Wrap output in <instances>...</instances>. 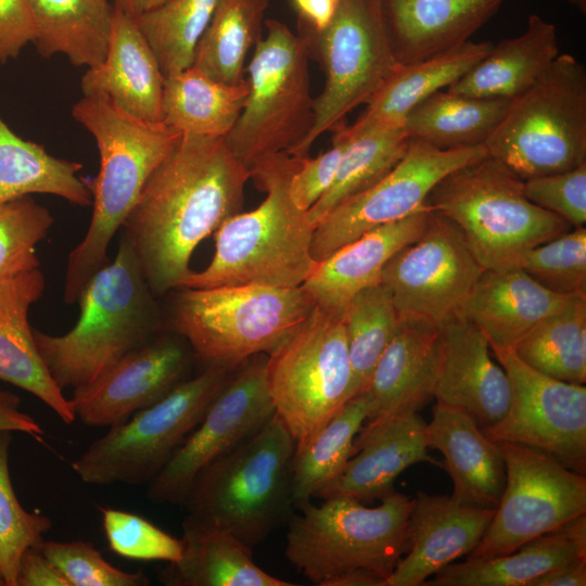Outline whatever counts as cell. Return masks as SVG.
I'll list each match as a JSON object with an SVG mask.
<instances>
[{"label": "cell", "mask_w": 586, "mask_h": 586, "mask_svg": "<svg viewBox=\"0 0 586 586\" xmlns=\"http://www.w3.org/2000/svg\"><path fill=\"white\" fill-rule=\"evenodd\" d=\"M250 177L225 137L181 135L120 228L155 296L180 288L195 247L241 213Z\"/></svg>", "instance_id": "obj_1"}, {"label": "cell", "mask_w": 586, "mask_h": 586, "mask_svg": "<svg viewBox=\"0 0 586 586\" xmlns=\"http://www.w3.org/2000/svg\"><path fill=\"white\" fill-rule=\"evenodd\" d=\"M73 118L94 138L100 168L89 182L92 216L82 240L71 251L63 301L77 302L93 275L107 264V250L138 201L145 183L169 156L181 135L163 122L135 117L111 102L82 95Z\"/></svg>", "instance_id": "obj_2"}, {"label": "cell", "mask_w": 586, "mask_h": 586, "mask_svg": "<svg viewBox=\"0 0 586 586\" xmlns=\"http://www.w3.org/2000/svg\"><path fill=\"white\" fill-rule=\"evenodd\" d=\"M302 160L281 152L250 167V178L266 192V199L218 228L211 263L201 271L192 270L180 288H293L304 283L318 262L310 251L315 227L289 192Z\"/></svg>", "instance_id": "obj_3"}, {"label": "cell", "mask_w": 586, "mask_h": 586, "mask_svg": "<svg viewBox=\"0 0 586 586\" xmlns=\"http://www.w3.org/2000/svg\"><path fill=\"white\" fill-rule=\"evenodd\" d=\"M411 508L396 492L372 508L347 496L310 501L288 521L284 556L317 586H385L409 549Z\"/></svg>", "instance_id": "obj_4"}, {"label": "cell", "mask_w": 586, "mask_h": 586, "mask_svg": "<svg viewBox=\"0 0 586 586\" xmlns=\"http://www.w3.org/2000/svg\"><path fill=\"white\" fill-rule=\"evenodd\" d=\"M154 297L132 246L120 235L114 259L81 290L76 324L62 335L33 328L39 354L58 386L63 391L92 382L160 334Z\"/></svg>", "instance_id": "obj_5"}, {"label": "cell", "mask_w": 586, "mask_h": 586, "mask_svg": "<svg viewBox=\"0 0 586 586\" xmlns=\"http://www.w3.org/2000/svg\"><path fill=\"white\" fill-rule=\"evenodd\" d=\"M295 447L275 412L255 434L198 473L183 507L253 549L293 514Z\"/></svg>", "instance_id": "obj_6"}, {"label": "cell", "mask_w": 586, "mask_h": 586, "mask_svg": "<svg viewBox=\"0 0 586 586\" xmlns=\"http://www.w3.org/2000/svg\"><path fill=\"white\" fill-rule=\"evenodd\" d=\"M424 205L459 228L484 269L519 267L531 249L573 229L532 203L524 180L489 155L447 174Z\"/></svg>", "instance_id": "obj_7"}, {"label": "cell", "mask_w": 586, "mask_h": 586, "mask_svg": "<svg viewBox=\"0 0 586 586\" xmlns=\"http://www.w3.org/2000/svg\"><path fill=\"white\" fill-rule=\"evenodd\" d=\"M175 291L169 330L183 337L198 360L237 369L271 353L305 318L315 302L303 285H225Z\"/></svg>", "instance_id": "obj_8"}, {"label": "cell", "mask_w": 586, "mask_h": 586, "mask_svg": "<svg viewBox=\"0 0 586 586\" xmlns=\"http://www.w3.org/2000/svg\"><path fill=\"white\" fill-rule=\"evenodd\" d=\"M484 145L523 180L586 163L585 66L559 54L532 87L509 101Z\"/></svg>", "instance_id": "obj_9"}, {"label": "cell", "mask_w": 586, "mask_h": 586, "mask_svg": "<svg viewBox=\"0 0 586 586\" xmlns=\"http://www.w3.org/2000/svg\"><path fill=\"white\" fill-rule=\"evenodd\" d=\"M264 26L267 34L254 47L245 67L249 94L244 107L225 137L249 169L277 153L293 155L314 122L307 38L279 20L268 18Z\"/></svg>", "instance_id": "obj_10"}, {"label": "cell", "mask_w": 586, "mask_h": 586, "mask_svg": "<svg viewBox=\"0 0 586 586\" xmlns=\"http://www.w3.org/2000/svg\"><path fill=\"white\" fill-rule=\"evenodd\" d=\"M275 411L302 450L352 398L343 316L314 306L266 358Z\"/></svg>", "instance_id": "obj_11"}, {"label": "cell", "mask_w": 586, "mask_h": 586, "mask_svg": "<svg viewBox=\"0 0 586 586\" xmlns=\"http://www.w3.org/2000/svg\"><path fill=\"white\" fill-rule=\"evenodd\" d=\"M309 47H315L326 80L314 100L313 126L292 156L304 158L323 132L367 104L400 66L388 29L384 0H339L331 23L315 31L300 20Z\"/></svg>", "instance_id": "obj_12"}, {"label": "cell", "mask_w": 586, "mask_h": 586, "mask_svg": "<svg viewBox=\"0 0 586 586\" xmlns=\"http://www.w3.org/2000/svg\"><path fill=\"white\" fill-rule=\"evenodd\" d=\"M232 371L204 366L161 400L110 426L73 461L74 472L91 485L148 484L201 422Z\"/></svg>", "instance_id": "obj_13"}, {"label": "cell", "mask_w": 586, "mask_h": 586, "mask_svg": "<svg viewBox=\"0 0 586 586\" xmlns=\"http://www.w3.org/2000/svg\"><path fill=\"white\" fill-rule=\"evenodd\" d=\"M496 444L506 466L505 489L489 526L467 560L508 555L586 513L585 475L535 448Z\"/></svg>", "instance_id": "obj_14"}, {"label": "cell", "mask_w": 586, "mask_h": 586, "mask_svg": "<svg viewBox=\"0 0 586 586\" xmlns=\"http://www.w3.org/2000/svg\"><path fill=\"white\" fill-rule=\"evenodd\" d=\"M507 373L510 402L505 416L482 429L493 442L535 448L564 467L586 473V387L545 375L512 348H491Z\"/></svg>", "instance_id": "obj_15"}, {"label": "cell", "mask_w": 586, "mask_h": 586, "mask_svg": "<svg viewBox=\"0 0 586 586\" xmlns=\"http://www.w3.org/2000/svg\"><path fill=\"white\" fill-rule=\"evenodd\" d=\"M487 155L484 144L442 150L410 139L403 158L383 178L342 201L316 226L313 258L321 262L365 232L409 216L447 174Z\"/></svg>", "instance_id": "obj_16"}, {"label": "cell", "mask_w": 586, "mask_h": 586, "mask_svg": "<svg viewBox=\"0 0 586 586\" xmlns=\"http://www.w3.org/2000/svg\"><path fill=\"white\" fill-rule=\"evenodd\" d=\"M483 271L459 228L430 211L423 233L388 259L380 282L400 320L438 327L459 311Z\"/></svg>", "instance_id": "obj_17"}, {"label": "cell", "mask_w": 586, "mask_h": 586, "mask_svg": "<svg viewBox=\"0 0 586 586\" xmlns=\"http://www.w3.org/2000/svg\"><path fill=\"white\" fill-rule=\"evenodd\" d=\"M266 358V354L252 356L232 371L201 422L148 483L146 495L152 501L183 506L198 473L255 434L275 415Z\"/></svg>", "instance_id": "obj_18"}, {"label": "cell", "mask_w": 586, "mask_h": 586, "mask_svg": "<svg viewBox=\"0 0 586 586\" xmlns=\"http://www.w3.org/2000/svg\"><path fill=\"white\" fill-rule=\"evenodd\" d=\"M195 360L183 337L157 334L92 382L74 388L69 399L76 418L92 428L119 424L189 380Z\"/></svg>", "instance_id": "obj_19"}, {"label": "cell", "mask_w": 586, "mask_h": 586, "mask_svg": "<svg viewBox=\"0 0 586 586\" xmlns=\"http://www.w3.org/2000/svg\"><path fill=\"white\" fill-rule=\"evenodd\" d=\"M438 327L436 403L464 411L481 429L497 423L509 407L510 384L502 367L493 359L487 340L459 313Z\"/></svg>", "instance_id": "obj_20"}, {"label": "cell", "mask_w": 586, "mask_h": 586, "mask_svg": "<svg viewBox=\"0 0 586 586\" xmlns=\"http://www.w3.org/2000/svg\"><path fill=\"white\" fill-rule=\"evenodd\" d=\"M428 449L426 423L418 412L370 420L355 436V454L316 498L381 500L395 492L396 477L408 467L418 462L442 467Z\"/></svg>", "instance_id": "obj_21"}, {"label": "cell", "mask_w": 586, "mask_h": 586, "mask_svg": "<svg viewBox=\"0 0 586 586\" xmlns=\"http://www.w3.org/2000/svg\"><path fill=\"white\" fill-rule=\"evenodd\" d=\"M495 509L460 505L450 496L418 492L409 517V549L385 586H421L428 577L468 556L481 542Z\"/></svg>", "instance_id": "obj_22"}, {"label": "cell", "mask_w": 586, "mask_h": 586, "mask_svg": "<svg viewBox=\"0 0 586 586\" xmlns=\"http://www.w3.org/2000/svg\"><path fill=\"white\" fill-rule=\"evenodd\" d=\"M164 79L135 18L114 7L105 56L82 75V95L104 99L141 119L162 122Z\"/></svg>", "instance_id": "obj_23"}, {"label": "cell", "mask_w": 586, "mask_h": 586, "mask_svg": "<svg viewBox=\"0 0 586 586\" xmlns=\"http://www.w3.org/2000/svg\"><path fill=\"white\" fill-rule=\"evenodd\" d=\"M429 216L423 205L405 218L365 232L318 262L303 288L315 305L343 316L356 293L380 282L388 259L423 233Z\"/></svg>", "instance_id": "obj_24"}, {"label": "cell", "mask_w": 586, "mask_h": 586, "mask_svg": "<svg viewBox=\"0 0 586 586\" xmlns=\"http://www.w3.org/2000/svg\"><path fill=\"white\" fill-rule=\"evenodd\" d=\"M441 364L440 327L402 320L372 371L368 421L418 412L434 398Z\"/></svg>", "instance_id": "obj_25"}, {"label": "cell", "mask_w": 586, "mask_h": 586, "mask_svg": "<svg viewBox=\"0 0 586 586\" xmlns=\"http://www.w3.org/2000/svg\"><path fill=\"white\" fill-rule=\"evenodd\" d=\"M429 448L444 456L451 498L464 506L496 509L506 485V466L495 442L464 411L436 403L426 423Z\"/></svg>", "instance_id": "obj_26"}, {"label": "cell", "mask_w": 586, "mask_h": 586, "mask_svg": "<svg viewBox=\"0 0 586 586\" xmlns=\"http://www.w3.org/2000/svg\"><path fill=\"white\" fill-rule=\"evenodd\" d=\"M44 288L40 269L0 282V380L33 394L71 424L76 420L73 404L49 373L28 320Z\"/></svg>", "instance_id": "obj_27"}, {"label": "cell", "mask_w": 586, "mask_h": 586, "mask_svg": "<svg viewBox=\"0 0 586 586\" xmlns=\"http://www.w3.org/2000/svg\"><path fill=\"white\" fill-rule=\"evenodd\" d=\"M572 297L545 289L520 267L484 269L458 313L482 332L491 348H513Z\"/></svg>", "instance_id": "obj_28"}, {"label": "cell", "mask_w": 586, "mask_h": 586, "mask_svg": "<svg viewBox=\"0 0 586 586\" xmlns=\"http://www.w3.org/2000/svg\"><path fill=\"white\" fill-rule=\"evenodd\" d=\"M505 0H384L400 63H411L470 40Z\"/></svg>", "instance_id": "obj_29"}, {"label": "cell", "mask_w": 586, "mask_h": 586, "mask_svg": "<svg viewBox=\"0 0 586 586\" xmlns=\"http://www.w3.org/2000/svg\"><path fill=\"white\" fill-rule=\"evenodd\" d=\"M493 46L491 41L468 40L422 60L402 63L356 122L342 126L343 131L352 137L371 129L403 127L417 104L461 78Z\"/></svg>", "instance_id": "obj_30"}, {"label": "cell", "mask_w": 586, "mask_h": 586, "mask_svg": "<svg viewBox=\"0 0 586 586\" xmlns=\"http://www.w3.org/2000/svg\"><path fill=\"white\" fill-rule=\"evenodd\" d=\"M584 558L586 513L508 555L450 563L436 572L425 585L530 586L540 575Z\"/></svg>", "instance_id": "obj_31"}, {"label": "cell", "mask_w": 586, "mask_h": 586, "mask_svg": "<svg viewBox=\"0 0 586 586\" xmlns=\"http://www.w3.org/2000/svg\"><path fill=\"white\" fill-rule=\"evenodd\" d=\"M180 537V559L160 578L169 586H293L260 569L253 549L230 533L188 513Z\"/></svg>", "instance_id": "obj_32"}, {"label": "cell", "mask_w": 586, "mask_h": 586, "mask_svg": "<svg viewBox=\"0 0 586 586\" xmlns=\"http://www.w3.org/2000/svg\"><path fill=\"white\" fill-rule=\"evenodd\" d=\"M559 54L557 27L532 14L520 36L494 44L446 89L469 97L511 100L532 87Z\"/></svg>", "instance_id": "obj_33"}, {"label": "cell", "mask_w": 586, "mask_h": 586, "mask_svg": "<svg viewBox=\"0 0 586 586\" xmlns=\"http://www.w3.org/2000/svg\"><path fill=\"white\" fill-rule=\"evenodd\" d=\"M34 44L43 58L62 54L74 66L91 67L105 56L114 5L111 0H25Z\"/></svg>", "instance_id": "obj_34"}, {"label": "cell", "mask_w": 586, "mask_h": 586, "mask_svg": "<svg viewBox=\"0 0 586 586\" xmlns=\"http://www.w3.org/2000/svg\"><path fill=\"white\" fill-rule=\"evenodd\" d=\"M247 94L245 78L238 84L221 82L192 65L165 77L162 122L180 135L226 137Z\"/></svg>", "instance_id": "obj_35"}, {"label": "cell", "mask_w": 586, "mask_h": 586, "mask_svg": "<svg viewBox=\"0 0 586 586\" xmlns=\"http://www.w3.org/2000/svg\"><path fill=\"white\" fill-rule=\"evenodd\" d=\"M82 165L56 157L36 142L17 136L0 116V206L34 193L60 196L73 205L92 203Z\"/></svg>", "instance_id": "obj_36"}, {"label": "cell", "mask_w": 586, "mask_h": 586, "mask_svg": "<svg viewBox=\"0 0 586 586\" xmlns=\"http://www.w3.org/2000/svg\"><path fill=\"white\" fill-rule=\"evenodd\" d=\"M509 101L440 90L407 114L403 128L409 139L442 150L484 144L501 120Z\"/></svg>", "instance_id": "obj_37"}, {"label": "cell", "mask_w": 586, "mask_h": 586, "mask_svg": "<svg viewBox=\"0 0 586 586\" xmlns=\"http://www.w3.org/2000/svg\"><path fill=\"white\" fill-rule=\"evenodd\" d=\"M371 410L367 391L351 399L317 432L300 451L292 468L294 509L311 501L344 469L355 454L354 440Z\"/></svg>", "instance_id": "obj_38"}, {"label": "cell", "mask_w": 586, "mask_h": 586, "mask_svg": "<svg viewBox=\"0 0 586 586\" xmlns=\"http://www.w3.org/2000/svg\"><path fill=\"white\" fill-rule=\"evenodd\" d=\"M268 5L269 0H218L193 66L221 82L242 81L246 56L263 36Z\"/></svg>", "instance_id": "obj_39"}, {"label": "cell", "mask_w": 586, "mask_h": 586, "mask_svg": "<svg viewBox=\"0 0 586 586\" xmlns=\"http://www.w3.org/2000/svg\"><path fill=\"white\" fill-rule=\"evenodd\" d=\"M531 368L552 379L586 382V297L573 296L535 324L512 348Z\"/></svg>", "instance_id": "obj_40"}, {"label": "cell", "mask_w": 586, "mask_h": 586, "mask_svg": "<svg viewBox=\"0 0 586 586\" xmlns=\"http://www.w3.org/2000/svg\"><path fill=\"white\" fill-rule=\"evenodd\" d=\"M339 128L348 142L330 189L307 211L315 228L342 201L383 178L403 158L410 141L403 127L371 129L352 137Z\"/></svg>", "instance_id": "obj_41"}, {"label": "cell", "mask_w": 586, "mask_h": 586, "mask_svg": "<svg viewBox=\"0 0 586 586\" xmlns=\"http://www.w3.org/2000/svg\"><path fill=\"white\" fill-rule=\"evenodd\" d=\"M387 289L381 283L356 293L343 313L352 369V397L365 392L383 351L400 324Z\"/></svg>", "instance_id": "obj_42"}, {"label": "cell", "mask_w": 586, "mask_h": 586, "mask_svg": "<svg viewBox=\"0 0 586 586\" xmlns=\"http://www.w3.org/2000/svg\"><path fill=\"white\" fill-rule=\"evenodd\" d=\"M218 0H164L133 17L168 77L193 65L195 50Z\"/></svg>", "instance_id": "obj_43"}, {"label": "cell", "mask_w": 586, "mask_h": 586, "mask_svg": "<svg viewBox=\"0 0 586 586\" xmlns=\"http://www.w3.org/2000/svg\"><path fill=\"white\" fill-rule=\"evenodd\" d=\"M11 431H0V579L3 586H16L23 553L39 546L51 528V520L25 510L14 493L9 472Z\"/></svg>", "instance_id": "obj_44"}, {"label": "cell", "mask_w": 586, "mask_h": 586, "mask_svg": "<svg viewBox=\"0 0 586 586\" xmlns=\"http://www.w3.org/2000/svg\"><path fill=\"white\" fill-rule=\"evenodd\" d=\"M52 225L50 211L29 195L0 206V282L39 269L35 249Z\"/></svg>", "instance_id": "obj_45"}, {"label": "cell", "mask_w": 586, "mask_h": 586, "mask_svg": "<svg viewBox=\"0 0 586 586\" xmlns=\"http://www.w3.org/2000/svg\"><path fill=\"white\" fill-rule=\"evenodd\" d=\"M519 267L556 294L586 297V228H573L536 245Z\"/></svg>", "instance_id": "obj_46"}, {"label": "cell", "mask_w": 586, "mask_h": 586, "mask_svg": "<svg viewBox=\"0 0 586 586\" xmlns=\"http://www.w3.org/2000/svg\"><path fill=\"white\" fill-rule=\"evenodd\" d=\"M99 510L109 546L116 555L127 559L167 563L180 559V538L169 535L136 513L109 507H100Z\"/></svg>", "instance_id": "obj_47"}, {"label": "cell", "mask_w": 586, "mask_h": 586, "mask_svg": "<svg viewBox=\"0 0 586 586\" xmlns=\"http://www.w3.org/2000/svg\"><path fill=\"white\" fill-rule=\"evenodd\" d=\"M43 555L62 572L71 586H146L141 571L126 572L113 566L90 542L43 540Z\"/></svg>", "instance_id": "obj_48"}, {"label": "cell", "mask_w": 586, "mask_h": 586, "mask_svg": "<svg viewBox=\"0 0 586 586\" xmlns=\"http://www.w3.org/2000/svg\"><path fill=\"white\" fill-rule=\"evenodd\" d=\"M526 198L573 228L586 224V163L578 167L524 180Z\"/></svg>", "instance_id": "obj_49"}, {"label": "cell", "mask_w": 586, "mask_h": 586, "mask_svg": "<svg viewBox=\"0 0 586 586\" xmlns=\"http://www.w3.org/2000/svg\"><path fill=\"white\" fill-rule=\"evenodd\" d=\"M332 146L316 157H304L291 177L289 192L294 204L308 211L330 189L343 151L348 142L340 128L334 130Z\"/></svg>", "instance_id": "obj_50"}, {"label": "cell", "mask_w": 586, "mask_h": 586, "mask_svg": "<svg viewBox=\"0 0 586 586\" xmlns=\"http://www.w3.org/2000/svg\"><path fill=\"white\" fill-rule=\"evenodd\" d=\"M34 37L25 0H0V63L15 59Z\"/></svg>", "instance_id": "obj_51"}, {"label": "cell", "mask_w": 586, "mask_h": 586, "mask_svg": "<svg viewBox=\"0 0 586 586\" xmlns=\"http://www.w3.org/2000/svg\"><path fill=\"white\" fill-rule=\"evenodd\" d=\"M16 586H71L62 572L43 555L39 546L22 556Z\"/></svg>", "instance_id": "obj_52"}, {"label": "cell", "mask_w": 586, "mask_h": 586, "mask_svg": "<svg viewBox=\"0 0 586 586\" xmlns=\"http://www.w3.org/2000/svg\"><path fill=\"white\" fill-rule=\"evenodd\" d=\"M20 397L0 388V431L22 432L41 441L43 430L28 413L20 409Z\"/></svg>", "instance_id": "obj_53"}, {"label": "cell", "mask_w": 586, "mask_h": 586, "mask_svg": "<svg viewBox=\"0 0 586 586\" xmlns=\"http://www.w3.org/2000/svg\"><path fill=\"white\" fill-rule=\"evenodd\" d=\"M339 0H292L300 20L315 31L323 30L332 21Z\"/></svg>", "instance_id": "obj_54"}, {"label": "cell", "mask_w": 586, "mask_h": 586, "mask_svg": "<svg viewBox=\"0 0 586 586\" xmlns=\"http://www.w3.org/2000/svg\"><path fill=\"white\" fill-rule=\"evenodd\" d=\"M586 558L553 569L535 578L530 586H585Z\"/></svg>", "instance_id": "obj_55"}, {"label": "cell", "mask_w": 586, "mask_h": 586, "mask_svg": "<svg viewBox=\"0 0 586 586\" xmlns=\"http://www.w3.org/2000/svg\"><path fill=\"white\" fill-rule=\"evenodd\" d=\"M113 5L123 13L137 17L149 10L157 7L164 0H111Z\"/></svg>", "instance_id": "obj_56"}, {"label": "cell", "mask_w": 586, "mask_h": 586, "mask_svg": "<svg viewBox=\"0 0 586 586\" xmlns=\"http://www.w3.org/2000/svg\"><path fill=\"white\" fill-rule=\"evenodd\" d=\"M569 3L574 5L579 12H586V0H566Z\"/></svg>", "instance_id": "obj_57"}, {"label": "cell", "mask_w": 586, "mask_h": 586, "mask_svg": "<svg viewBox=\"0 0 586 586\" xmlns=\"http://www.w3.org/2000/svg\"><path fill=\"white\" fill-rule=\"evenodd\" d=\"M0 586H3V584H2V582H1V579H0Z\"/></svg>", "instance_id": "obj_58"}]
</instances>
